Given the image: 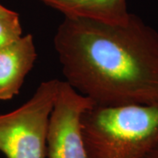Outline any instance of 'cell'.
<instances>
[{"label": "cell", "mask_w": 158, "mask_h": 158, "mask_svg": "<svg viewBox=\"0 0 158 158\" xmlns=\"http://www.w3.org/2000/svg\"><path fill=\"white\" fill-rule=\"evenodd\" d=\"M54 47L65 82L97 106L158 101V32L135 14L121 24L65 16Z\"/></svg>", "instance_id": "cell-1"}, {"label": "cell", "mask_w": 158, "mask_h": 158, "mask_svg": "<svg viewBox=\"0 0 158 158\" xmlns=\"http://www.w3.org/2000/svg\"><path fill=\"white\" fill-rule=\"evenodd\" d=\"M87 158H141L158 144V101L149 105H93L81 116Z\"/></svg>", "instance_id": "cell-2"}, {"label": "cell", "mask_w": 158, "mask_h": 158, "mask_svg": "<svg viewBox=\"0 0 158 158\" xmlns=\"http://www.w3.org/2000/svg\"><path fill=\"white\" fill-rule=\"evenodd\" d=\"M60 83L43 81L24 105L0 114V152L6 157L47 158L48 123Z\"/></svg>", "instance_id": "cell-3"}, {"label": "cell", "mask_w": 158, "mask_h": 158, "mask_svg": "<svg viewBox=\"0 0 158 158\" xmlns=\"http://www.w3.org/2000/svg\"><path fill=\"white\" fill-rule=\"evenodd\" d=\"M95 105L61 81L48 123L47 158H87L81 132V116Z\"/></svg>", "instance_id": "cell-4"}, {"label": "cell", "mask_w": 158, "mask_h": 158, "mask_svg": "<svg viewBox=\"0 0 158 158\" xmlns=\"http://www.w3.org/2000/svg\"><path fill=\"white\" fill-rule=\"evenodd\" d=\"M32 34H26L0 48V100L17 96L37 60Z\"/></svg>", "instance_id": "cell-5"}, {"label": "cell", "mask_w": 158, "mask_h": 158, "mask_svg": "<svg viewBox=\"0 0 158 158\" xmlns=\"http://www.w3.org/2000/svg\"><path fill=\"white\" fill-rule=\"evenodd\" d=\"M61 11L64 16L82 17L105 22L121 24L127 21L130 12L127 0H38Z\"/></svg>", "instance_id": "cell-6"}, {"label": "cell", "mask_w": 158, "mask_h": 158, "mask_svg": "<svg viewBox=\"0 0 158 158\" xmlns=\"http://www.w3.org/2000/svg\"><path fill=\"white\" fill-rule=\"evenodd\" d=\"M23 36L19 17L16 11L0 16V48L14 42Z\"/></svg>", "instance_id": "cell-7"}, {"label": "cell", "mask_w": 158, "mask_h": 158, "mask_svg": "<svg viewBox=\"0 0 158 158\" xmlns=\"http://www.w3.org/2000/svg\"><path fill=\"white\" fill-rule=\"evenodd\" d=\"M141 158H158V144L146 153Z\"/></svg>", "instance_id": "cell-8"}, {"label": "cell", "mask_w": 158, "mask_h": 158, "mask_svg": "<svg viewBox=\"0 0 158 158\" xmlns=\"http://www.w3.org/2000/svg\"><path fill=\"white\" fill-rule=\"evenodd\" d=\"M13 11H11L10 9H7L6 7H5L4 6H2L0 4V16H5V15H9L12 13Z\"/></svg>", "instance_id": "cell-9"}]
</instances>
